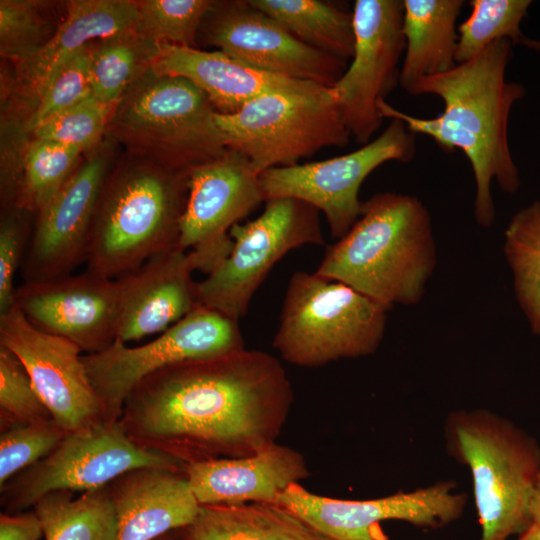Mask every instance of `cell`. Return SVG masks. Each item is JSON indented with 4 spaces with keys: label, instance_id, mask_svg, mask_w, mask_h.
I'll list each match as a JSON object with an SVG mask.
<instances>
[{
    "label": "cell",
    "instance_id": "obj_1",
    "mask_svg": "<svg viewBox=\"0 0 540 540\" xmlns=\"http://www.w3.org/2000/svg\"><path fill=\"white\" fill-rule=\"evenodd\" d=\"M293 400L280 361L245 348L149 375L126 398L119 423L136 443L184 464L241 458L276 443Z\"/></svg>",
    "mask_w": 540,
    "mask_h": 540
},
{
    "label": "cell",
    "instance_id": "obj_2",
    "mask_svg": "<svg viewBox=\"0 0 540 540\" xmlns=\"http://www.w3.org/2000/svg\"><path fill=\"white\" fill-rule=\"evenodd\" d=\"M513 45L509 39L498 40L470 61L419 81L411 95L433 94L444 103L443 111L433 118L413 116L386 100L377 105L383 119L402 121L411 133L430 137L447 153L459 149L465 154L476 185L474 217L484 228L495 220L492 181L508 194L517 192L521 184L508 123L526 89L506 79Z\"/></svg>",
    "mask_w": 540,
    "mask_h": 540
},
{
    "label": "cell",
    "instance_id": "obj_3",
    "mask_svg": "<svg viewBox=\"0 0 540 540\" xmlns=\"http://www.w3.org/2000/svg\"><path fill=\"white\" fill-rule=\"evenodd\" d=\"M437 263L431 215L416 196L378 193L363 201L351 229L329 246L314 272L383 305H414Z\"/></svg>",
    "mask_w": 540,
    "mask_h": 540
},
{
    "label": "cell",
    "instance_id": "obj_4",
    "mask_svg": "<svg viewBox=\"0 0 540 540\" xmlns=\"http://www.w3.org/2000/svg\"><path fill=\"white\" fill-rule=\"evenodd\" d=\"M444 438L449 456L471 474L480 540H507L531 524L530 503L540 471L535 438L484 408L448 414Z\"/></svg>",
    "mask_w": 540,
    "mask_h": 540
},
{
    "label": "cell",
    "instance_id": "obj_5",
    "mask_svg": "<svg viewBox=\"0 0 540 540\" xmlns=\"http://www.w3.org/2000/svg\"><path fill=\"white\" fill-rule=\"evenodd\" d=\"M188 175L147 163L106 178L86 270L117 279L151 257L178 247Z\"/></svg>",
    "mask_w": 540,
    "mask_h": 540
},
{
    "label": "cell",
    "instance_id": "obj_6",
    "mask_svg": "<svg viewBox=\"0 0 540 540\" xmlns=\"http://www.w3.org/2000/svg\"><path fill=\"white\" fill-rule=\"evenodd\" d=\"M207 95L191 81L152 67L113 108L107 128L148 163L189 174L228 152Z\"/></svg>",
    "mask_w": 540,
    "mask_h": 540
},
{
    "label": "cell",
    "instance_id": "obj_7",
    "mask_svg": "<svg viewBox=\"0 0 540 540\" xmlns=\"http://www.w3.org/2000/svg\"><path fill=\"white\" fill-rule=\"evenodd\" d=\"M387 311L342 282L297 271L285 293L273 346L283 360L300 367L368 356L382 342Z\"/></svg>",
    "mask_w": 540,
    "mask_h": 540
},
{
    "label": "cell",
    "instance_id": "obj_8",
    "mask_svg": "<svg viewBox=\"0 0 540 540\" xmlns=\"http://www.w3.org/2000/svg\"><path fill=\"white\" fill-rule=\"evenodd\" d=\"M225 144L246 158L258 174L287 167L325 147H342L351 135L330 88L274 92L232 114L215 113Z\"/></svg>",
    "mask_w": 540,
    "mask_h": 540
},
{
    "label": "cell",
    "instance_id": "obj_9",
    "mask_svg": "<svg viewBox=\"0 0 540 540\" xmlns=\"http://www.w3.org/2000/svg\"><path fill=\"white\" fill-rule=\"evenodd\" d=\"M184 466L172 456L133 441L119 421H102L66 433L49 455L1 487V504L7 513H18L52 492L92 491L135 469L183 470Z\"/></svg>",
    "mask_w": 540,
    "mask_h": 540
},
{
    "label": "cell",
    "instance_id": "obj_10",
    "mask_svg": "<svg viewBox=\"0 0 540 540\" xmlns=\"http://www.w3.org/2000/svg\"><path fill=\"white\" fill-rule=\"evenodd\" d=\"M233 247L221 265L197 282L201 305L238 321L273 266L290 250L322 245L318 210L294 198L266 201L261 215L230 230Z\"/></svg>",
    "mask_w": 540,
    "mask_h": 540
},
{
    "label": "cell",
    "instance_id": "obj_11",
    "mask_svg": "<svg viewBox=\"0 0 540 540\" xmlns=\"http://www.w3.org/2000/svg\"><path fill=\"white\" fill-rule=\"evenodd\" d=\"M245 349L238 321L198 305L183 319L136 346L115 340L103 351L83 355L106 422H117L130 392L146 377L168 366Z\"/></svg>",
    "mask_w": 540,
    "mask_h": 540
},
{
    "label": "cell",
    "instance_id": "obj_12",
    "mask_svg": "<svg viewBox=\"0 0 540 540\" xmlns=\"http://www.w3.org/2000/svg\"><path fill=\"white\" fill-rule=\"evenodd\" d=\"M405 124H390L369 143L350 153L323 161L275 167L259 174L264 200L294 198L326 216L333 238H342L359 218L362 183L389 161L409 162L415 157L416 139Z\"/></svg>",
    "mask_w": 540,
    "mask_h": 540
},
{
    "label": "cell",
    "instance_id": "obj_13",
    "mask_svg": "<svg viewBox=\"0 0 540 540\" xmlns=\"http://www.w3.org/2000/svg\"><path fill=\"white\" fill-rule=\"evenodd\" d=\"M352 13L353 56L330 90L351 137L365 145L383 121L378 102L399 84L405 51L403 1L356 0Z\"/></svg>",
    "mask_w": 540,
    "mask_h": 540
},
{
    "label": "cell",
    "instance_id": "obj_14",
    "mask_svg": "<svg viewBox=\"0 0 540 540\" xmlns=\"http://www.w3.org/2000/svg\"><path fill=\"white\" fill-rule=\"evenodd\" d=\"M455 483L440 481L409 492L346 500L320 496L300 483L287 488L276 500L332 540H387L379 523L399 520L419 528L437 529L459 519L467 495L454 493Z\"/></svg>",
    "mask_w": 540,
    "mask_h": 540
},
{
    "label": "cell",
    "instance_id": "obj_15",
    "mask_svg": "<svg viewBox=\"0 0 540 540\" xmlns=\"http://www.w3.org/2000/svg\"><path fill=\"white\" fill-rule=\"evenodd\" d=\"M262 201L259 174L232 150L189 172L178 247L195 271L209 275L221 265L233 247L231 228Z\"/></svg>",
    "mask_w": 540,
    "mask_h": 540
},
{
    "label": "cell",
    "instance_id": "obj_16",
    "mask_svg": "<svg viewBox=\"0 0 540 540\" xmlns=\"http://www.w3.org/2000/svg\"><path fill=\"white\" fill-rule=\"evenodd\" d=\"M199 36L250 67L327 88L347 68V61L303 43L248 0L214 1Z\"/></svg>",
    "mask_w": 540,
    "mask_h": 540
},
{
    "label": "cell",
    "instance_id": "obj_17",
    "mask_svg": "<svg viewBox=\"0 0 540 540\" xmlns=\"http://www.w3.org/2000/svg\"><path fill=\"white\" fill-rule=\"evenodd\" d=\"M0 345L23 364L53 422L65 433L105 421L76 344L38 330L13 305L0 315Z\"/></svg>",
    "mask_w": 540,
    "mask_h": 540
},
{
    "label": "cell",
    "instance_id": "obj_18",
    "mask_svg": "<svg viewBox=\"0 0 540 540\" xmlns=\"http://www.w3.org/2000/svg\"><path fill=\"white\" fill-rule=\"evenodd\" d=\"M14 305L38 330L65 338L82 352L103 351L115 340L119 302L115 279L86 270L44 281H24Z\"/></svg>",
    "mask_w": 540,
    "mask_h": 540
},
{
    "label": "cell",
    "instance_id": "obj_19",
    "mask_svg": "<svg viewBox=\"0 0 540 540\" xmlns=\"http://www.w3.org/2000/svg\"><path fill=\"white\" fill-rule=\"evenodd\" d=\"M104 157L77 168L40 211L21 265L24 281L72 274L86 261L91 231L106 176Z\"/></svg>",
    "mask_w": 540,
    "mask_h": 540
},
{
    "label": "cell",
    "instance_id": "obj_20",
    "mask_svg": "<svg viewBox=\"0 0 540 540\" xmlns=\"http://www.w3.org/2000/svg\"><path fill=\"white\" fill-rule=\"evenodd\" d=\"M189 254L179 247L155 255L115 279L119 316L116 339L160 334L200 305Z\"/></svg>",
    "mask_w": 540,
    "mask_h": 540
},
{
    "label": "cell",
    "instance_id": "obj_21",
    "mask_svg": "<svg viewBox=\"0 0 540 540\" xmlns=\"http://www.w3.org/2000/svg\"><path fill=\"white\" fill-rule=\"evenodd\" d=\"M184 473L200 505L276 503L310 475L303 455L277 442L247 457L188 463Z\"/></svg>",
    "mask_w": 540,
    "mask_h": 540
},
{
    "label": "cell",
    "instance_id": "obj_22",
    "mask_svg": "<svg viewBox=\"0 0 540 540\" xmlns=\"http://www.w3.org/2000/svg\"><path fill=\"white\" fill-rule=\"evenodd\" d=\"M108 488L117 519L115 540H155L190 524L200 509L184 469L139 468Z\"/></svg>",
    "mask_w": 540,
    "mask_h": 540
},
{
    "label": "cell",
    "instance_id": "obj_23",
    "mask_svg": "<svg viewBox=\"0 0 540 540\" xmlns=\"http://www.w3.org/2000/svg\"><path fill=\"white\" fill-rule=\"evenodd\" d=\"M152 69L188 79L221 114L239 111L251 100L274 92L312 93L327 87L250 67L221 51L162 44Z\"/></svg>",
    "mask_w": 540,
    "mask_h": 540
},
{
    "label": "cell",
    "instance_id": "obj_24",
    "mask_svg": "<svg viewBox=\"0 0 540 540\" xmlns=\"http://www.w3.org/2000/svg\"><path fill=\"white\" fill-rule=\"evenodd\" d=\"M138 20L136 1L74 0L66 18L50 39L29 59L20 63V78L37 102L61 65L95 40L134 30Z\"/></svg>",
    "mask_w": 540,
    "mask_h": 540
},
{
    "label": "cell",
    "instance_id": "obj_25",
    "mask_svg": "<svg viewBox=\"0 0 540 540\" xmlns=\"http://www.w3.org/2000/svg\"><path fill=\"white\" fill-rule=\"evenodd\" d=\"M462 0H403L404 58L399 84L411 93L421 80L453 69Z\"/></svg>",
    "mask_w": 540,
    "mask_h": 540
},
{
    "label": "cell",
    "instance_id": "obj_26",
    "mask_svg": "<svg viewBox=\"0 0 540 540\" xmlns=\"http://www.w3.org/2000/svg\"><path fill=\"white\" fill-rule=\"evenodd\" d=\"M174 540H332L288 508L266 502L200 505Z\"/></svg>",
    "mask_w": 540,
    "mask_h": 540
},
{
    "label": "cell",
    "instance_id": "obj_27",
    "mask_svg": "<svg viewBox=\"0 0 540 540\" xmlns=\"http://www.w3.org/2000/svg\"><path fill=\"white\" fill-rule=\"evenodd\" d=\"M248 1L303 43L345 61L352 58V12L319 0Z\"/></svg>",
    "mask_w": 540,
    "mask_h": 540
},
{
    "label": "cell",
    "instance_id": "obj_28",
    "mask_svg": "<svg viewBox=\"0 0 540 540\" xmlns=\"http://www.w3.org/2000/svg\"><path fill=\"white\" fill-rule=\"evenodd\" d=\"M56 491L32 507L45 540H115L116 512L108 485L83 492Z\"/></svg>",
    "mask_w": 540,
    "mask_h": 540
},
{
    "label": "cell",
    "instance_id": "obj_29",
    "mask_svg": "<svg viewBox=\"0 0 540 540\" xmlns=\"http://www.w3.org/2000/svg\"><path fill=\"white\" fill-rule=\"evenodd\" d=\"M90 44L92 95L115 107L130 86L153 65L161 45L135 29Z\"/></svg>",
    "mask_w": 540,
    "mask_h": 540
},
{
    "label": "cell",
    "instance_id": "obj_30",
    "mask_svg": "<svg viewBox=\"0 0 540 540\" xmlns=\"http://www.w3.org/2000/svg\"><path fill=\"white\" fill-rule=\"evenodd\" d=\"M503 251L513 275L516 299L532 332L540 336V200L510 219Z\"/></svg>",
    "mask_w": 540,
    "mask_h": 540
},
{
    "label": "cell",
    "instance_id": "obj_31",
    "mask_svg": "<svg viewBox=\"0 0 540 540\" xmlns=\"http://www.w3.org/2000/svg\"><path fill=\"white\" fill-rule=\"evenodd\" d=\"M76 147L35 139L27 148L21 182L13 206L30 213L40 211L77 170Z\"/></svg>",
    "mask_w": 540,
    "mask_h": 540
},
{
    "label": "cell",
    "instance_id": "obj_32",
    "mask_svg": "<svg viewBox=\"0 0 540 540\" xmlns=\"http://www.w3.org/2000/svg\"><path fill=\"white\" fill-rule=\"evenodd\" d=\"M469 4V16L457 27V64L470 61L498 40L509 39L518 44L524 36L521 24L532 1L472 0Z\"/></svg>",
    "mask_w": 540,
    "mask_h": 540
},
{
    "label": "cell",
    "instance_id": "obj_33",
    "mask_svg": "<svg viewBox=\"0 0 540 540\" xmlns=\"http://www.w3.org/2000/svg\"><path fill=\"white\" fill-rule=\"evenodd\" d=\"M213 2L209 0L136 1L138 20L135 30L160 44L196 48L202 21Z\"/></svg>",
    "mask_w": 540,
    "mask_h": 540
},
{
    "label": "cell",
    "instance_id": "obj_34",
    "mask_svg": "<svg viewBox=\"0 0 540 540\" xmlns=\"http://www.w3.org/2000/svg\"><path fill=\"white\" fill-rule=\"evenodd\" d=\"M113 108L91 95L48 117L31 132L35 139L59 142L83 152L98 143L107 129Z\"/></svg>",
    "mask_w": 540,
    "mask_h": 540
},
{
    "label": "cell",
    "instance_id": "obj_35",
    "mask_svg": "<svg viewBox=\"0 0 540 540\" xmlns=\"http://www.w3.org/2000/svg\"><path fill=\"white\" fill-rule=\"evenodd\" d=\"M65 434L52 420L1 428L0 486L49 455Z\"/></svg>",
    "mask_w": 540,
    "mask_h": 540
},
{
    "label": "cell",
    "instance_id": "obj_36",
    "mask_svg": "<svg viewBox=\"0 0 540 540\" xmlns=\"http://www.w3.org/2000/svg\"><path fill=\"white\" fill-rule=\"evenodd\" d=\"M0 414L1 428L52 420L23 364L9 349L1 345Z\"/></svg>",
    "mask_w": 540,
    "mask_h": 540
},
{
    "label": "cell",
    "instance_id": "obj_37",
    "mask_svg": "<svg viewBox=\"0 0 540 540\" xmlns=\"http://www.w3.org/2000/svg\"><path fill=\"white\" fill-rule=\"evenodd\" d=\"M40 4L27 0L0 1V51L20 63L29 59L46 42L47 24Z\"/></svg>",
    "mask_w": 540,
    "mask_h": 540
},
{
    "label": "cell",
    "instance_id": "obj_38",
    "mask_svg": "<svg viewBox=\"0 0 540 540\" xmlns=\"http://www.w3.org/2000/svg\"><path fill=\"white\" fill-rule=\"evenodd\" d=\"M90 44L71 56L54 74L27 122L30 131L48 117L92 95Z\"/></svg>",
    "mask_w": 540,
    "mask_h": 540
},
{
    "label": "cell",
    "instance_id": "obj_39",
    "mask_svg": "<svg viewBox=\"0 0 540 540\" xmlns=\"http://www.w3.org/2000/svg\"><path fill=\"white\" fill-rule=\"evenodd\" d=\"M30 212L11 206L0 222V315L14 305V278L21 268L31 232L27 215Z\"/></svg>",
    "mask_w": 540,
    "mask_h": 540
},
{
    "label": "cell",
    "instance_id": "obj_40",
    "mask_svg": "<svg viewBox=\"0 0 540 540\" xmlns=\"http://www.w3.org/2000/svg\"><path fill=\"white\" fill-rule=\"evenodd\" d=\"M43 530L34 510L0 515V540H40Z\"/></svg>",
    "mask_w": 540,
    "mask_h": 540
},
{
    "label": "cell",
    "instance_id": "obj_41",
    "mask_svg": "<svg viewBox=\"0 0 540 540\" xmlns=\"http://www.w3.org/2000/svg\"><path fill=\"white\" fill-rule=\"evenodd\" d=\"M530 516L532 523L536 524L540 528V471L537 476L530 503Z\"/></svg>",
    "mask_w": 540,
    "mask_h": 540
},
{
    "label": "cell",
    "instance_id": "obj_42",
    "mask_svg": "<svg viewBox=\"0 0 540 540\" xmlns=\"http://www.w3.org/2000/svg\"><path fill=\"white\" fill-rule=\"evenodd\" d=\"M517 540H540V528L532 523Z\"/></svg>",
    "mask_w": 540,
    "mask_h": 540
},
{
    "label": "cell",
    "instance_id": "obj_43",
    "mask_svg": "<svg viewBox=\"0 0 540 540\" xmlns=\"http://www.w3.org/2000/svg\"><path fill=\"white\" fill-rule=\"evenodd\" d=\"M518 45L540 53V39H533L524 35Z\"/></svg>",
    "mask_w": 540,
    "mask_h": 540
},
{
    "label": "cell",
    "instance_id": "obj_44",
    "mask_svg": "<svg viewBox=\"0 0 540 540\" xmlns=\"http://www.w3.org/2000/svg\"><path fill=\"white\" fill-rule=\"evenodd\" d=\"M155 540H174V537H173V533H168V534H165Z\"/></svg>",
    "mask_w": 540,
    "mask_h": 540
}]
</instances>
